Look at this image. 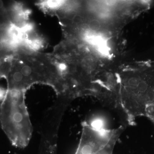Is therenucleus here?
Wrapping results in <instances>:
<instances>
[{
	"instance_id": "7",
	"label": "nucleus",
	"mask_w": 154,
	"mask_h": 154,
	"mask_svg": "<svg viewBox=\"0 0 154 154\" xmlns=\"http://www.w3.org/2000/svg\"><path fill=\"white\" fill-rule=\"evenodd\" d=\"M2 59L0 58V67L2 66Z\"/></svg>"
},
{
	"instance_id": "3",
	"label": "nucleus",
	"mask_w": 154,
	"mask_h": 154,
	"mask_svg": "<svg viewBox=\"0 0 154 154\" xmlns=\"http://www.w3.org/2000/svg\"><path fill=\"white\" fill-rule=\"evenodd\" d=\"M82 136L75 154H113L125 127L114 129L97 127L84 122Z\"/></svg>"
},
{
	"instance_id": "4",
	"label": "nucleus",
	"mask_w": 154,
	"mask_h": 154,
	"mask_svg": "<svg viewBox=\"0 0 154 154\" xmlns=\"http://www.w3.org/2000/svg\"><path fill=\"white\" fill-rule=\"evenodd\" d=\"M61 2L60 1H50L48 2V5L51 8H56L60 5Z\"/></svg>"
},
{
	"instance_id": "5",
	"label": "nucleus",
	"mask_w": 154,
	"mask_h": 154,
	"mask_svg": "<svg viewBox=\"0 0 154 154\" xmlns=\"http://www.w3.org/2000/svg\"><path fill=\"white\" fill-rule=\"evenodd\" d=\"M3 48V45L2 42H0V51L2 50Z\"/></svg>"
},
{
	"instance_id": "6",
	"label": "nucleus",
	"mask_w": 154,
	"mask_h": 154,
	"mask_svg": "<svg viewBox=\"0 0 154 154\" xmlns=\"http://www.w3.org/2000/svg\"><path fill=\"white\" fill-rule=\"evenodd\" d=\"M3 5H4V4H3L2 1H0V9L2 8Z\"/></svg>"
},
{
	"instance_id": "1",
	"label": "nucleus",
	"mask_w": 154,
	"mask_h": 154,
	"mask_svg": "<svg viewBox=\"0 0 154 154\" xmlns=\"http://www.w3.org/2000/svg\"><path fill=\"white\" fill-rule=\"evenodd\" d=\"M119 77L121 109L128 124L133 125L136 119L146 116L148 108L154 104V61L138 63Z\"/></svg>"
},
{
	"instance_id": "2",
	"label": "nucleus",
	"mask_w": 154,
	"mask_h": 154,
	"mask_svg": "<svg viewBox=\"0 0 154 154\" xmlns=\"http://www.w3.org/2000/svg\"><path fill=\"white\" fill-rule=\"evenodd\" d=\"M25 91L9 90L0 106V123L11 143L24 148L28 145L33 127L25 101Z\"/></svg>"
}]
</instances>
